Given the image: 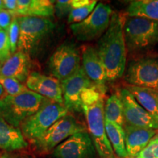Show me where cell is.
Segmentation results:
<instances>
[{
	"label": "cell",
	"mask_w": 158,
	"mask_h": 158,
	"mask_svg": "<svg viewBox=\"0 0 158 158\" xmlns=\"http://www.w3.org/2000/svg\"><path fill=\"white\" fill-rule=\"evenodd\" d=\"M124 19L118 13L111 15L110 25L98 43L97 51L103 64L108 81H114L125 71L126 48L124 37Z\"/></svg>",
	"instance_id": "obj_1"
},
{
	"label": "cell",
	"mask_w": 158,
	"mask_h": 158,
	"mask_svg": "<svg viewBox=\"0 0 158 158\" xmlns=\"http://www.w3.org/2000/svg\"><path fill=\"white\" fill-rule=\"evenodd\" d=\"M82 111L87 122L88 133L100 158H116L106 132L104 94L95 86L88 89L81 97Z\"/></svg>",
	"instance_id": "obj_2"
},
{
	"label": "cell",
	"mask_w": 158,
	"mask_h": 158,
	"mask_svg": "<svg viewBox=\"0 0 158 158\" xmlns=\"http://www.w3.org/2000/svg\"><path fill=\"white\" fill-rule=\"evenodd\" d=\"M45 98L29 90L14 95L2 94L0 98V118L15 127L33 115Z\"/></svg>",
	"instance_id": "obj_3"
},
{
	"label": "cell",
	"mask_w": 158,
	"mask_h": 158,
	"mask_svg": "<svg viewBox=\"0 0 158 158\" xmlns=\"http://www.w3.org/2000/svg\"><path fill=\"white\" fill-rule=\"evenodd\" d=\"M68 112L64 104L45 98L39 109L21 124L20 129L26 140L34 143Z\"/></svg>",
	"instance_id": "obj_4"
},
{
	"label": "cell",
	"mask_w": 158,
	"mask_h": 158,
	"mask_svg": "<svg viewBox=\"0 0 158 158\" xmlns=\"http://www.w3.org/2000/svg\"><path fill=\"white\" fill-rule=\"evenodd\" d=\"M124 37L130 52L147 49L158 43V23L139 17L124 19Z\"/></svg>",
	"instance_id": "obj_5"
},
{
	"label": "cell",
	"mask_w": 158,
	"mask_h": 158,
	"mask_svg": "<svg viewBox=\"0 0 158 158\" xmlns=\"http://www.w3.org/2000/svg\"><path fill=\"white\" fill-rule=\"evenodd\" d=\"M18 51L29 55L36 50L42 40L52 32L55 23L51 19L20 16Z\"/></svg>",
	"instance_id": "obj_6"
},
{
	"label": "cell",
	"mask_w": 158,
	"mask_h": 158,
	"mask_svg": "<svg viewBox=\"0 0 158 158\" xmlns=\"http://www.w3.org/2000/svg\"><path fill=\"white\" fill-rule=\"evenodd\" d=\"M112 14L113 11L109 5L98 3L86 19L71 24L70 29L79 41L89 42L100 38L109 27Z\"/></svg>",
	"instance_id": "obj_7"
},
{
	"label": "cell",
	"mask_w": 158,
	"mask_h": 158,
	"mask_svg": "<svg viewBox=\"0 0 158 158\" xmlns=\"http://www.w3.org/2000/svg\"><path fill=\"white\" fill-rule=\"evenodd\" d=\"M81 63V57L76 45L63 43L51 56L48 68L53 77L62 82L80 70Z\"/></svg>",
	"instance_id": "obj_8"
},
{
	"label": "cell",
	"mask_w": 158,
	"mask_h": 158,
	"mask_svg": "<svg viewBox=\"0 0 158 158\" xmlns=\"http://www.w3.org/2000/svg\"><path fill=\"white\" fill-rule=\"evenodd\" d=\"M83 131H86V128L73 116L68 114L55 122L34 144L40 152L47 153L54 150L71 135Z\"/></svg>",
	"instance_id": "obj_9"
},
{
	"label": "cell",
	"mask_w": 158,
	"mask_h": 158,
	"mask_svg": "<svg viewBox=\"0 0 158 158\" xmlns=\"http://www.w3.org/2000/svg\"><path fill=\"white\" fill-rule=\"evenodd\" d=\"M124 79L130 86L158 90V59H141L130 62Z\"/></svg>",
	"instance_id": "obj_10"
},
{
	"label": "cell",
	"mask_w": 158,
	"mask_h": 158,
	"mask_svg": "<svg viewBox=\"0 0 158 158\" xmlns=\"http://www.w3.org/2000/svg\"><path fill=\"white\" fill-rule=\"evenodd\" d=\"M122 106L124 124L133 127L158 130V122L138 103L127 88L122 89L119 94Z\"/></svg>",
	"instance_id": "obj_11"
},
{
	"label": "cell",
	"mask_w": 158,
	"mask_h": 158,
	"mask_svg": "<svg viewBox=\"0 0 158 158\" xmlns=\"http://www.w3.org/2000/svg\"><path fill=\"white\" fill-rule=\"evenodd\" d=\"M64 105L68 111L81 112V97L88 89L94 86L81 68L73 76L61 82Z\"/></svg>",
	"instance_id": "obj_12"
},
{
	"label": "cell",
	"mask_w": 158,
	"mask_h": 158,
	"mask_svg": "<svg viewBox=\"0 0 158 158\" xmlns=\"http://www.w3.org/2000/svg\"><path fill=\"white\" fill-rule=\"evenodd\" d=\"M94 146L87 131L79 132L55 148L56 158H90L94 155Z\"/></svg>",
	"instance_id": "obj_13"
},
{
	"label": "cell",
	"mask_w": 158,
	"mask_h": 158,
	"mask_svg": "<svg viewBox=\"0 0 158 158\" xmlns=\"http://www.w3.org/2000/svg\"><path fill=\"white\" fill-rule=\"evenodd\" d=\"M81 68L85 74L102 94H106L108 81L106 71L97 49L92 46H84L81 54Z\"/></svg>",
	"instance_id": "obj_14"
},
{
	"label": "cell",
	"mask_w": 158,
	"mask_h": 158,
	"mask_svg": "<svg viewBox=\"0 0 158 158\" xmlns=\"http://www.w3.org/2000/svg\"><path fill=\"white\" fill-rule=\"evenodd\" d=\"M25 86L43 98L64 104L62 84L54 77L31 72L26 81Z\"/></svg>",
	"instance_id": "obj_15"
},
{
	"label": "cell",
	"mask_w": 158,
	"mask_h": 158,
	"mask_svg": "<svg viewBox=\"0 0 158 158\" xmlns=\"http://www.w3.org/2000/svg\"><path fill=\"white\" fill-rule=\"evenodd\" d=\"M125 147L128 158H134L147 146L156 135V130L124 124Z\"/></svg>",
	"instance_id": "obj_16"
},
{
	"label": "cell",
	"mask_w": 158,
	"mask_h": 158,
	"mask_svg": "<svg viewBox=\"0 0 158 158\" xmlns=\"http://www.w3.org/2000/svg\"><path fill=\"white\" fill-rule=\"evenodd\" d=\"M30 68V60L28 54L17 51L0 66V75L17 80L21 84L26 82Z\"/></svg>",
	"instance_id": "obj_17"
},
{
	"label": "cell",
	"mask_w": 158,
	"mask_h": 158,
	"mask_svg": "<svg viewBox=\"0 0 158 158\" xmlns=\"http://www.w3.org/2000/svg\"><path fill=\"white\" fill-rule=\"evenodd\" d=\"M13 17L28 16L50 19L55 13L54 2L50 0H17Z\"/></svg>",
	"instance_id": "obj_18"
},
{
	"label": "cell",
	"mask_w": 158,
	"mask_h": 158,
	"mask_svg": "<svg viewBox=\"0 0 158 158\" xmlns=\"http://www.w3.org/2000/svg\"><path fill=\"white\" fill-rule=\"evenodd\" d=\"M28 147L27 142L20 128L11 125L0 118V149L13 152Z\"/></svg>",
	"instance_id": "obj_19"
},
{
	"label": "cell",
	"mask_w": 158,
	"mask_h": 158,
	"mask_svg": "<svg viewBox=\"0 0 158 158\" xmlns=\"http://www.w3.org/2000/svg\"><path fill=\"white\" fill-rule=\"evenodd\" d=\"M127 89L138 103L158 122V90L130 85Z\"/></svg>",
	"instance_id": "obj_20"
},
{
	"label": "cell",
	"mask_w": 158,
	"mask_h": 158,
	"mask_svg": "<svg viewBox=\"0 0 158 158\" xmlns=\"http://www.w3.org/2000/svg\"><path fill=\"white\" fill-rule=\"evenodd\" d=\"M128 17H139L158 23V0H135L126 8Z\"/></svg>",
	"instance_id": "obj_21"
},
{
	"label": "cell",
	"mask_w": 158,
	"mask_h": 158,
	"mask_svg": "<svg viewBox=\"0 0 158 158\" xmlns=\"http://www.w3.org/2000/svg\"><path fill=\"white\" fill-rule=\"evenodd\" d=\"M106 132L114 152L119 158H128L125 147V133L123 127L106 121Z\"/></svg>",
	"instance_id": "obj_22"
},
{
	"label": "cell",
	"mask_w": 158,
	"mask_h": 158,
	"mask_svg": "<svg viewBox=\"0 0 158 158\" xmlns=\"http://www.w3.org/2000/svg\"><path fill=\"white\" fill-rule=\"evenodd\" d=\"M104 116L105 121L114 122L124 127L123 106L118 94H112L106 100L104 103Z\"/></svg>",
	"instance_id": "obj_23"
},
{
	"label": "cell",
	"mask_w": 158,
	"mask_h": 158,
	"mask_svg": "<svg viewBox=\"0 0 158 158\" xmlns=\"http://www.w3.org/2000/svg\"><path fill=\"white\" fill-rule=\"evenodd\" d=\"M97 3H98L97 1L91 0L90 2L86 5L71 10L68 16V23H70V25L78 23L86 19L95 8Z\"/></svg>",
	"instance_id": "obj_24"
},
{
	"label": "cell",
	"mask_w": 158,
	"mask_h": 158,
	"mask_svg": "<svg viewBox=\"0 0 158 158\" xmlns=\"http://www.w3.org/2000/svg\"><path fill=\"white\" fill-rule=\"evenodd\" d=\"M0 85L3 88L4 94L8 95H14L22 92H27L29 89L23 84L18 81L17 80L7 78L0 75Z\"/></svg>",
	"instance_id": "obj_25"
},
{
	"label": "cell",
	"mask_w": 158,
	"mask_h": 158,
	"mask_svg": "<svg viewBox=\"0 0 158 158\" xmlns=\"http://www.w3.org/2000/svg\"><path fill=\"white\" fill-rule=\"evenodd\" d=\"M8 36L12 55L14 54L18 50V43L19 38V23L17 17L13 18L8 30L7 31Z\"/></svg>",
	"instance_id": "obj_26"
},
{
	"label": "cell",
	"mask_w": 158,
	"mask_h": 158,
	"mask_svg": "<svg viewBox=\"0 0 158 158\" xmlns=\"http://www.w3.org/2000/svg\"><path fill=\"white\" fill-rule=\"evenodd\" d=\"M12 56L10 45L7 31L0 29V66Z\"/></svg>",
	"instance_id": "obj_27"
},
{
	"label": "cell",
	"mask_w": 158,
	"mask_h": 158,
	"mask_svg": "<svg viewBox=\"0 0 158 158\" xmlns=\"http://www.w3.org/2000/svg\"><path fill=\"white\" fill-rule=\"evenodd\" d=\"M134 158H158V135L154 137Z\"/></svg>",
	"instance_id": "obj_28"
},
{
	"label": "cell",
	"mask_w": 158,
	"mask_h": 158,
	"mask_svg": "<svg viewBox=\"0 0 158 158\" xmlns=\"http://www.w3.org/2000/svg\"><path fill=\"white\" fill-rule=\"evenodd\" d=\"M54 8L55 13L57 16L62 18L69 15L72 10L71 6V0H58L55 2Z\"/></svg>",
	"instance_id": "obj_29"
},
{
	"label": "cell",
	"mask_w": 158,
	"mask_h": 158,
	"mask_svg": "<svg viewBox=\"0 0 158 158\" xmlns=\"http://www.w3.org/2000/svg\"><path fill=\"white\" fill-rule=\"evenodd\" d=\"M13 15L10 12L2 10L0 11V28L7 31L13 19Z\"/></svg>",
	"instance_id": "obj_30"
},
{
	"label": "cell",
	"mask_w": 158,
	"mask_h": 158,
	"mask_svg": "<svg viewBox=\"0 0 158 158\" xmlns=\"http://www.w3.org/2000/svg\"><path fill=\"white\" fill-rule=\"evenodd\" d=\"M3 9L9 12H15L17 7V0H3Z\"/></svg>",
	"instance_id": "obj_31"
},
{
	"label": "cell",
	"mask_w": 158,
	"mask_h": 158,
	"mask_svg": "<svg viewBox=\"0 0 158 158\" xmlns=\"http://www.w3.org/2000/svg\"><path fill=\"white\" fill-rule=\"evenodd\" d=\"M0 158H14L7 152H4L0 155Z\"/></svg>",
	"instance_id": "obj_32"
},
{
	"label": "cell",
	"mask_w": 158,
	"mask_h": 158,
	"mask_svg": "<svg viewBox=\"0 0 158 158\" xmlns=\"http://www.w3.org/2000/svg\"><path fill=\"white\" fill-rule=\"evenodd\" d=\"M4 94V90H3V88L2 87V86L0 85V98H1L2 96V94Z\"/></svg>",
	"instance_id": "obj_33"
},
{
	"label": "cell",
	"mask_w": 158,
	"mask_h": 158,
	"mask_svg": "<svg viewBox=\"0 0 158 158\" xmlns=\"http://www.w3.org/2000/svg\"><path fill=\"white\" fill-rule=\"evenodd\" d=\"M2 10H4L3 9V3H2V1H1V0H0V11H2Z\"/></svg>",
	"instance_id": "obj_34"
},
{
	"label": "cell",
	"mask_w": 158,
	"mask_h": 158,
	"mask_svg": "<svg viewBox=\"0 0 158 158\" xmlns=\"http://www.w3.org/2000/svg\"><path fill=\"white\" fill-rule=\"evenodd\" d=\"M0 29H1V28H0Z\"/></svg>",
	"instance_id": "obj_35"
}]
</instances>
